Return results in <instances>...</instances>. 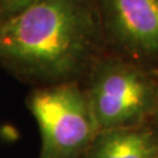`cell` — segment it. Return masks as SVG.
<instances>
[{"label":"cell","instance_id":"cell-6","mask_svg":"<svg viewBox=\"0 0 158 158\" xmlns=\"http://www.w3.org/2000/svg\"><path fill=\"white\" fill-rule=\"evenodd\" d=\"M35 0H0V21L13 17Z\"/></svg>","mask_w":158,"mask_h":158},{"label":"cell","instance_id":"cell-4","mask_svg":"<svg viewBox=\"0 0 158 158\" xmlns=\"http://www.w3.org/2000/svg\"><path fill=\"white\" fill-rule=\"evenodd\" d=\"M108 53L158 70V0H94Z\"/></svg>","mask_w":158,"mask_h":158},{"label":"cell","instance_id":"cell-2","mask_svg":"<svg viewBox=\"0 0 158 158\" xmlns=\"http://www.w3.org/2000/svg\"><path fill=\"white\" fill-rule=\"evenodd\" d=\"M98 130L150 121L158 106V70L106 52L82 82Z\"/></svg>","mask_w":158,"mask_h":158},{"label":"cell","instance_id":"cell-5","mask_svg":"<svg viewBox=\"0 0 158 158\" xmlns=\"http://www.w3.org/2000/svg\"><path fill=\"white\" fill-rule=\"evenodd\" d=\"M81 158H158V131L151 121L101 129Z\"/></svg>","mask_w":158,"mask_h":158},{"label":"cell","instance_id":"cell-7","mask_svg":"<svg viewBox=\"0 0 158 158\" xmlns=\"http://www.w3.org/2000/svg\"><path fill=\"white\" fill-rule=\"evenodd\" d=\"M150 121L152 122V124L155 125V128H156L158 131V106H157V108H156V110H155V113H153L152 117H151Z\"/></svg>","mask_w":158,"mask_h":158},{"label":"cell","instance_id":"cell-1","mask_svg":"<svg viewBox=\"0 0 158 158\" xmlns=\"http://www.w3.org/2000/svg\"><path fill=\"white\" fill-rule=\"evenodd\" d=\"M106 52L94 0H35L0 21V66L36 87L83 82Z\"/></svg>","mask_w":158,"mask_h":158},{"label":"cell","instance_id":"cell-3","mask_svg":"<svg viewBox=\"0 0 158 158\" xmlns=\"http://www.w3.org/2000/svg\"><path fill=\"white\" fill-rule=\"evenodd\" d=\"M27 108L39 125V158H81L98 127L82 82L68 81L35 87Z\"/></svg>","mask_w":158,"mask_h":158}]
</instances>
